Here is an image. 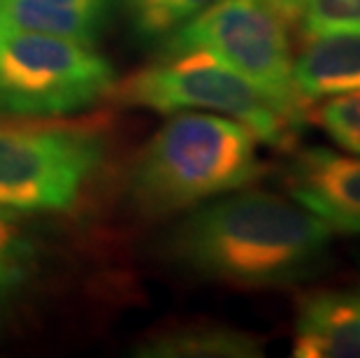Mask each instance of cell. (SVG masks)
<instances>
[{"label": "cell", "mask_w": 360, "mask_h": 358, "mask_svg": "<svg viewBox=\"0 0 360 358\" xmlns=\"http://www.w3.org/2000/svg\"><path fill=\"white\" fill-rule=\"evenodd\" d=\"M335 231L302 205L242 191L198 207L170 233V256L210 281L235 288H283L316 277Z\"/></svg>", "instance_id": "6da1fadb"}, {"label": "cell", "mask_w": 360, "mask_h": 358, "mask_svg": "<svg viewBox=\"0 0 360 358\" xmlns=\"http://www.w3.org/2000/svg\"><path fill=\"white\" fill-rule=\"evenodd\" d=\"M256 135L224 114L181 112L135 158L128 188L140 212L167 217L254 184L265 172Z\"/></svg>", "instance_id": "7a4b0ae2"}, {"label": "cell", "mask_w": 360, "mask_h": 358, "mask_svg": "<svg viewBox=\"0 0 360 358\" xmlns=\"http://www.w3.org/2000/svg\"><path fill=\"white\" fill-rule=\"evenodd\" d=\"M286 21L267 0H217L163 40V54L207 51L251 82L277 110L302 126L309 105L293 79Z\"/></svg>", "instance_id": "3957f363"}, {"label": "cell", "mask_w": 360, "mask_h": 358, "mask_svg": "<svg viewBox=\"0 0 360 358\" xmlns=\"http://www.w3.org/2000/svg\"><path fill=\"white\" fill-rule=\"evenodd\" d=\"M112 65L91 44L0 26V112L63 117L112 91Z\"/></svg>", "instance_id": "277c9868"}, {"label": "cell", "mask_w": 360, "mask_h": 358, "mask_svg": "<svg viewBox=\"0 0 360 358\" xmlns=\"http://www.w3.org/2000/svg\"><path fill=\"white\" fill-rule=\"evenodd\" d=\"M117 101L156 112L212 110L240 121L272 147H290L300 126L277 110L251 82L207 51H174L144 68L121 87Z\"/></svg>", "instance_id": "5b68a950"}, {"label": "cell", "mask_w": 360, "mask_h": 358, "mask_svg": "<svg viewBox=\"0 0 360 358\" xmlns=\"http://www.w3.org/2000/svg\"><path fill=\"white\" fill-rule=\"evenodd\" d=\"M103 154L91 131L0 126V212L72 207Z\"/></svg>", "instance_id": "8992f818"}, {"label": "cell", "mask_w": 360, "mask_h": 358, "mask_svg": "<svg viewBox=\"0 0 360 358\" xmlns=\"http://www.w3.org/2000/svg\"><path fill=\"white\" fill-rule=\"evenodd\" d=\"M290 198L335 233L360 235V158L311 147L286 170Z\"/></svg>", "instance_id": "52a82bcc"}, {"label": "cell", "mask_w": 360, "mask_h": 358, "mask_svg": "<svg viewBox=\"0 0 360 358\" xmlns=\"http://www.w3.org/2000/svg\"><path fill=\"white\" fill-rule=\"evenodd\" d=\"M295 358H360V288H321L297 300Z\"/></svg>", "instance_id": "ba28073f"}, {"label": "cell", "mask_w": 360, "mask_h": 358, "mask_svg": "<svg viewBox=\"0 0 360 358\" xmlns=\"http://www.w3.org/2000/svg\"><path fill=\"white\" fill-rule=\"evenodd\" d=\"M293 58V79L307 105L360 89V33H321L302 37Z\"/></svg>", "instance_id": "9c48e42d"}, {"label": "cell", "mask_w": 360, "mask_h": 358, "mask_svg": "<svg viewBox=\"0 0 360 358\" xmlns=\"http://www.w3.org/2000/svg\"><path fill=\"white\" fill-rule=\"evenodd\" d=\"M117 0H0V26L94 44L105 33Z\"/></svg>", "instance_id": "30bf717a"}, {"label": "cell", "mask_w": 360, "mask_h": 358, "mask_svg": "<svg viewBox=\"0 0 360 358\" xmlns=\"http://www.w3.org/2000/svg\"><path fill=\"white\" fill-rule=\"evenodd\" d=\"M133 354L142 358H256L263 356V342L235 326L200 321L151 335Z\"/></svg>", "instance_id": "8fae6325"}, {"label": "cell", "mask_w": 360, "mask_h": 358, "mask_svg": "<svg viewBox=\"0 0 360 358\" xmlns=\"http://www.w3.org/2000/svg\"><path fill=\"white\" fill-rule=\"evenodd\" d=\"M212 3L217 0H124V7L137 40L156 44Z\"/></svg>", "instance_id": "7c38bea8"}, {"label": "cell", "mask_w": 360, "mask_h": 358, "mask_svg": "<svg viewBox=\"0 0 360 358\" xmlns=\"http://www.w3.org/2000/svg\"><path fill=\"white\" fill-rule=\"evenodd\" d=\"M316 121L344 151L360 156V89L330 96L319 108Z\"/></svg>", "instance_id": "4fadbf2b"}, {"label": "cell", "mask_w": 360, "mask_h": 358, "mask_svg": "<svg viewBox=\"0 0 360 358\" xmlns=\"http://www.w3.org/2000/svg\"><path fill=\"white\" fill-rule=\"evenodd\" d=\"M302 37L321 33H360V0H307L297 21Z\"/></svg>", "instance_id": "5bb4252c"}, {"label": "cell", "mask_w": 360, "mask_h": 358, "mask_svg": "<svg viewBox=\"0 0 360 358\" xmlns=\"http://www.w3.org/2000/svg\"><path fill=\"white\" fill-rule=\"evenodd\" d=\"M26 281L24 251H0V321L17 302Z\"/></svg>", "instance_id": "9a60e30c"}, {"label": "cell", "mask_w": 360, "mask_h": 358, "mask_svg": "<svg viewBox=\"0 0 360 358\" xmlns=\"http://www.w3.org/2000/svg\"><path fill=\"white\" fill-rule=\"evenodd\" d=\"M267 3L274 7V12H277L288 26H297L307 0H267Z\"/></svg>", "instance_id": "2e32d148"}, {"label": "cell", "mask_w": 360, "mask_h": 358, "mask_svg": "<svg viewBox=\"0 0 360 358\" xmlns=\"http://www.w3.org/2000/svg\"><path fill=\"white\" fill-rule=\"evenodd\" d=\"M0 251H21V242L3 219H0Z\"/></svg>", "instance_id": "e0dca14e"}]
</instances>
